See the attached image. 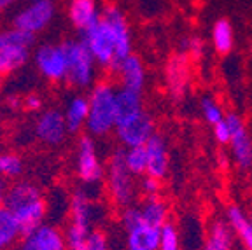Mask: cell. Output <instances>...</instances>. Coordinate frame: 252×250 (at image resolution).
I'll return each mask as SVG.
<instances>
[{
	"mask_svg": "<svg viewBox=\"0 0 252 250\" xmlns=\"http://www.w3.org/2000/svg\"><path fill=\"white\" fill-rule=\"evenodd\" d=\"M138 208H140L142 220L146 224H149V226L159 227V229H161V227L168 222V217H170L168 205H166L165 199H161L159 196H156V198H146L144 203L138 205Z\"/></svg>",
	"mask_w": 252,
	"mask_h": 250,
	"instance_id": "cell-21",
	"label": "cell"
},
{
	"mask_svg": "<svg viewBox=\"0 0 252 250\" xmlns=\"http://www.w3.org/2000/svg\"><path fill=\"white\" fill-rule=\"evenodd\" d=\"M88 250H110L107 236L102 231H91L90 240H88Z\"/></svg>",
	"mask_w": 252,
	"mask_h": 250,
	"instance_id": "cell-35",
	"label": "cell"
},
{
	"mask_svg": "<svg viewBox=\"0 0 252 250\" xmlns=\"http://www.w3.org/2000/svg\"><path fill=\"white\" fill-rule=\"evenodd\" d=\"M5 102H7V105L11 107V109H21V107H23V98H20L18 94H9V96L5 98Z\"/></svg>",
	"mask_w": 252,
	"mask_h": 250,
	"instance_id": "cell-37",
	"label": "cell"
},
{
	"mask_svg": "<svg viewBox=\"0 0 252 250\" xmlns=\"http://www.w3.org/2000/svg\"><path fill=\"white\" fill-rule=\"evenodd\" d=\"M166 90L173 100H181L186 96L191 84V60L184 53L170 56L165 68Z\"/></svg>",
	"mask_w": 252,
	"mask_h": 250,
	"instance_id": "cell-12",
	"label": "cell"
},
{
	"mask_svg": "<svg viewBox=\"0 0 252 250\" xmlns=\"http://www.w3.org/2000/svg\"><path fill=\"white\" fill-rule=\"evenodd\" d=\"M33 62L39 74L51 82L67 81L68 62H67V47L63 44H44L37 47Z\"/></svg>",
	"mask_w": 252,
	"mask_h": 250,
	"instance_id": "cell-10",
	"label": "cell"
},
{
	"mask_svg": "<svg viewBox=\"0 0 252 250\" xmlns=\"http://www.w3.org/2000/svg\"><path fill=\"white\" fill-rule=\"evenodd\" d=\"M4 207L11 210L21 227V233L35 229L47 215V203L42 191L32 182H16L5 191Z\"/></svg>",
	"mask_w": 252,
	"mask_h": 250,
	"instance_id": "cell-2",
	"label": "cell"
},
{
	"mask_svg": "<svg viewBox=\"0 0 252 250\" xmlns=\"http://www.w3.org/2000/svg\"><path fill=\"white\" fill-rule=\"evenodd\" d=\"M21 173H23V161H21V157L18 154H0V179H16Z\"/></svg>",
	"mask_w": 252,
	"mask_h": 250,
	"instance_id": "cell-28",
	"label": "cell"
},
{
	"mask_svg": "<svg viewBox=\"0 0 252 250\" xmlns=\"http://www.w3.org/2000/svg\"><path fill=\"white\" fill-rule=\"evenodd\" d=\"M2 93H4V88H2V77H0V102H2Z\"/></svg>",
	"mask_w": 252,
	"mask_h": 250,
	"instance_id": "cell-40",
	"label": "cell"
},
{
	"mask_svg": "<svg viewBox=\"0 0 252 250\" xmlns=\"http://www.w3.org/2000/svg\"><path fill=\"white\" fill-rule=\"evenodd\" d=\"M144 110V100L140 91L128 90V88H116V114L118 121L130 118Z\"/></svg>",
	"mask_w": 252,
	"mask_h": 250,
	"instance_id": "cell-20",
	"label": "cell"
},
{
	"mask_svg": "<svg viewBox=\"0 0 252 250\" xmlns=\"http://www.w3.org/2000/svg\"><path fill=\"white\" fill-rule=\"evenodd\" d=\"M116 137L123 147H144L154 133V121L146 110L116 123Z\"/></svg>",
	"mask_w": 252,
	"mask_h": 250,
	"instance_id": "cell-11",
	"label": "cell"
},
{
	"mask_svg": "<svg viewBox=\"0 0 252 250\" xmlns=\"http://www.w3.org/2000/svg\"><path fill=\"white\" fill-rule=\"evenodd\" d=\"M125 164L133 177H142L147 172V156L144 147H126L123 149Z\"/></svg>",
	"mask_w": 252,
	"mask_h": 250,
	"instance_id": "cell-27",
	"label": "cell"
},
{
	"mask_svg": "<svg viewBox=\"0 0 252 250\" xmlns=\"http://www.w3.org/2000/svg\"><path fill=\"white\" fill-rule=\"evenodd\" d=\"M226 215H228V224L231 226L233 233L238 235L245 249L252 250V215H247L238 207H229Z\"/></svg>",
	"mask_w": 252,
	"mask_h": 250,
	"instance_id": "cell-23",
	"label": "cell"
},
{
	"mask_svg": "<svg viewBox=\"0 0 252 250\" xmlns=\"http://www.w3.org/2000/svg\"><path fill=\"white\" fill-rule=\"evenodd\" d=\"M5 191H7V189H5V184H4V180L0 179V207H2V205H4Z\"/></svg>",
	"mask_w": 252,
	"mask_h": 250,
	"instance_id": "cell-38",
	"label": "cell"
},
{
	"mask_svg": "<svg viewBox=\"0 0 252 250\" xmlns=\"http://www.w3.org/2000/svg\"><path fill=\"white\" fill-rule=\"evenodd\" d=\"M159 227L140 222L126 229V250H158L159 247Z\"/></svg>",
	"mask_w": 252,
	"mask_h": 250,
	"instance_id": "cell-18",
	"label": "cell"
},
{
	"mask_svg": "<svg viewBox=\"0 0 252 250\" xmlns=\"http://www.w3.org/2000/svg\"><path fill=\"white\" fill-rule=\"evenodd\" d=\"M65 123H67L68 133H77L86 128L88 121V96L75 94L67 102V107L63 110Z\"/></svg>",
	"mask_w": 252,
	"mask_h": 250,
	"instance_id": "cell-19",
	"label": "cell"
},
{
	"mask_svg": "<svg viewBox=\"0 0 252 250\" xmlns=\"http://www.w3.org/2000/svg\"><path fill=\"white\" fill-rule=\"evenodd\" d=\"M56 16L55 0H35L27 2L25 7H21L12 18V27L28 31L32 35H37L46 30L53 23Z\"/></svg>",
	"mask_w": 252,
	"mask_h": 250,
	"instance_id": "cell-9",
	"label": "cell"
},
{
	"mask_svg": "<svg viewBox=\"0 0 252 250\" xmlns=\"http://www.w3.org/2000/svg\"><path fill=\"white\" fill-rule=\"evenodd\" d=\"M116 123V88L109 81H100L91 86L88 94L86 129L91 137H107L114 131Z\"/></svg>",
	"mask_w": 252,
	"mask_h": 250,
	"instance_id": "cell-3",
	"label": "cell"
},
{
	"mask_svg": "<svg viewBox=\"0 0 252 250\" xmlns=\"http://www.w3.org/2000/svg\"><path fill=\"white\" fill-rule=\"evenodd\" d=\"M75 172L84 186H98L105 179V168H103L102 159L96 151V144L91 135H83L77 142Z\"/></svg>",
	"mask_w": 252,
	"mask_h": 250,
	"instance_id": "cell-8",
	"label": "cell"
},
{
	"mask_svg": "<svg viewBox=\"0 0 252 250\" xmlns=\"http://www.w3.org/2000/svg\"><path fill=\"white\" fill-rule=\"evenodd\" d=\"M146 156H147V175L154 177V179H165L166 173L170 168V154L168 147H166V140L154 133L153 137L149 138L146 145Z\"/></svg>",
	"mask_w": 252,
	"mask_h": 250,
	"instance_id": "cell-15",
	"label": "cell"
},
{
	"mask_svg": "<svg viewBox=\"0 0 252 250\" xmlns=\"http://www.w3.org/2000/svg\"><path fill=\"white\" fill-rule=\"evenodd\" d=\"M67 14L74 28H77L83 33L102 18V9L98 7L96 0H70Z\"/></svg>",
	"mask_w": 252,
	"mask_h": 250,
	"instance_id": "cell-17",
	"label": "cell"
},
{
	"mask_svg": "<svg viewBox=\"0 0 252 250\" xmlns=\"http://www.w3.org/2000/svg\"><path fill=\"white\" fill-rule=\"evenodd\" d=\"M200 110H201V116H203V119L209 123L210 126L220 123L226 116L224 110H222V107H220L219 103H217L216 100H214V98H210V96L201 98Z\"/></svg>",
	"mask_w": 252,
	"mask_h": 250,
	"instance_id": "cell-30",
	"label": "cell"
},
{
	"mask_svg": "<svg viewBox=\"0 0 252 250\" xmlns=\"http://www.w3.org/2000/svg\"><path fill=\"white\" fill-rule=\"evenodd\" d=\"M107 192H109L112 203L119 208H126L133 205L135 196H137V184L135 177L125 164V154L123 149H118L110 154L109 164H107Z\"/></svg>",
	"mask_w": 252,
	"mask_h": 250,
	"instance_id": "cell-6",
	"label": "cell"
},
{
	"mask_svg": "<svg viewBox=\"0 0 252 250\" xmlns=\"http://www.w3.org/2000/svg\"><path fill=\"white\" fill-rule=\"evenodd\" d=\"M27 2H35V0H27Z\"/></svg>",
	"mask_w": 252,
	"mask_h": 250,
	"instance_id": "cell-42",
	"label": "cell"
},
{
	"mask_svg": "<svg viewBox=\"0 0 252 250\" xmlns=\"http://www.w3.org/2000/svg\"><path fill=\"white\" fill-rule=\"evenodd\" d=\"M231 157L242 170H247L252 166V138L249 137L245 126L231 137Z\"/></svg>",
	"mask_w": 252,
	"mask_h": 250,
	"instance_id": "cell-22",
	"label": "cell"
},
{
	"mask_svg": "<svg viewBox=\"0 0 252 250\" xmlns=\"http://www.w3.org/2000/svg\"><path fill=\"white\" fill-rule=\"evenodd\" d=\"M42 107H44V102L39 94L28 93L27 96L23 98V107H21V109H25L27 112H40Z\"/></svg>",
	"mask_w": 252,
	"mask_h": 250,
	"instance_id": "cell-36",
	"label": "cell"
},
{
	"mask_svg": "<svg viewBox=\"0 0 252 250\" xmlns=\"http://www.w3.org/2000/svg\"><path fill=\"white\" fill-rule=\"evenodd\" d=\"M94 205L86 191H77L70 199V226L65 233L67 250H88Z\"/></svg>",
	"mask_w": 252,
	"mask_h": 250,
	"instance_id": "cell-5",
	"label": "cell"
},
{
	"mask_svg": "<svg viewBox=\"0 0 252 250\" xmlns=\"http://www.w3.org/2000/svg\"><path fill=\"white\" fill-rule=\"evenodd\" d=\"M212 131H214V138H216L219 144L226 145V144H229V142H231V129H229L226 119H222L220 123L214 125L212 126Z\"/></svg>",
	"mask_w": 252,
	"mask_h": 250,
	"instance_id": "cell-34",
	"label": "cell"
},
{
	"mask_svg": "<svg viewBox=\"0 0 252 250\" xmlns=\"http://www.w3.org/2000/svg\"><path fill=\"white\" fill-rule=\"evenodd\" d=\"M67 47V62H68V74L67 82L70 86L86 90L93 86L96 79V62L91 56L90 49L83 40H68L65 42Z\"/></svg>",
	"mask_w": 252,
	"mask_h": 250,
	"instance_id": "cell-7",
	"label": "cell"
},
{
	"mask_svg": "<svg viewBox=\"0 0 252 250\" xmlns=\"http://www.w3.org/2000/svg\"><path fill=\"white\" fill-rule=\"evenodd\" d=\"M210 39H212V47L219 55H228L233 49V46H235V30H233V25L228 20H224V18L217 20L212 27Z\"/></svg>",
	"mask_w": 252,
	"mask_h": 250,
	"instance_id": "cell-25",
	"label": "cell"
},
{
	"mask_svg": "<svg viewBox=\"0 0 252 250\" xmlns=\"http://www.w3.org/2000/svg\"><path fill=\"white\" fill-rule=\"evenodd\" d=\"M23 236L21 227L11 210L2 205L0 207V250H7Z\"/></svg>",
	"mask_w": 252,
	"mask_h": 250,
	"instance_id": "cell-24",
	"label": "cell"
},
{
	"mask_svg": "<svg viewBox=\"0 0 252 250\" xmlns=\"http://www.w3.org/2000/svg\"><path fill=\"white\" fill-rule=\"evenodd\" d=\"M203 250H205V249H203Z\"/></svg>",
	"mask_w": 252,
	"mask_h": 250,
	"instance_id": "cell-43",
	"label": "cell"
},
{
	"mask_svg": "<svg viewBox=\"0 0 252 250\" xmlns=\"http://www.w3.org/2000/svg\"><path fill=\"white\" fill-rule=\"evenodd\" d=\"M20 250H67L65 233L53 224H40L21 236Z\"/></svg>",
	"mask_w": 252,
	"mask_h": 250,
	"instance_id": "cell-14",
	"label": "cell"
},
{
	"mask_svg": "<svg viewBox=\"0 0 252 250\" xmlns=\"http://www.w3.org/2000/svg\"><path fill=\"white\" fill-rule=\"evenodd\" d=\"M96 65L114 70V66L131 55V30L125 12L116 5L102 9V18L81 33Z\"/></svg>",
	"mask_w": 252,
	"mask_h": 250,
	"instance_id": "cell-1",
	"label": "cell"
},
{
	"mask_svg": "<svg viewBox=\"0 0 252 250\" xmlns=\"http://www.w3.org/2000/svg\"><path fill=\"white\" fill-rule=\"evenodd\" d=\"M144 222L142 220V215H140V208L137 205H130V207L123 208L121 212V226L126 229H130V227L137 226V224Z\"/></svg>",
	"mask_w": 252,
	"mask_h": 250,
	"instance_id": "cell-33",
	"label": "cell"
},
{
	"mask_svg": "<svg viewBox=\"0 0 252 250\" xmlns=\"http://www.w3.org/2000/svg\"><path fill=\"white\" fill-rule=\"evenodd\" d=\"M205 250H233V229L224 220H216L210 226Z\"/></svg>",
	"mask_w": 252,
	"mask_h": 250,
	"instance_id": "cell-26",
	"label": "cell"
},
{
	"mask_svg": "<svg viewBox=\"0 0 252 250\" xmlns=\"http://www.w3.org/2000/svg\"><path fill=\"white\" fill-rule=\"evenodd\" d=\"M181 51L189 56V60H200L205 55V42L201 37L193 35L181 42Z\"/></svg>",
	"mask_w": 252,
	"mask_h": 250,
	"instance_id": "cell-31",
	"label": "cell"
},
{
	"mask_svg": "<svg viewBox=\"0 0 252 250\" xmlns=\"http://www.w3.org/2000/svg\"><path fill=\"white\" fill-rule=\"evenodd\" d=\"M158 250H181V233L170 220L161 227Z\"/></svg>",
	"mask_w": 252,
	"mask_h": 250,
	"instance_id": "cell-29",
	"label": "cell"
},
{
	"mask_svg": "<svg viewBox=\"0 0 252 250\" xmlns=\"http://www.w3.org/2000/svg\"><path fill=\"white\" fill-rule=\"evenodd\" d=\"M137 189L144 198H156L161 192V180L154 179V177L146 173V175H142L140 180H138Z\"/></svg>",
	"mask_w": 252,
	"mask_h": 250,
	"instance_id": "cell-32",
	"label": "cell"
},
{
	"mask_svg": "<svg viewBox=\"0 0 252 250\" xmlns=\"http://www.w3.org/2000/svg\"><path fill=\"white\" fill-rule=\"evenodd\" d=\"M35 35L20 28L0 30V77L16 74L30 60Z\"/></svg>",
	"mask_w": 252,
	"mask_h": 250,
	"instance_id": "cell-4",
	"label": "cell"
},
{
	"mask_svg": "<svg viewBox=\"0 0 252 250\" xmlns=\"http://www.w3.org/2000/svg\"><path fill=\"white\" fill-rule=\"evenodd\" d=\"M112 72H116L123 88L140 91V93L144 91V86H146V66H144V62L140 60V56L131 53L126 58H123L114 66Z\"/></svg>",
	"mask_w": 252,
	"mask_h": 250,
	"instance_id": "cell-16",
	"label": "cell"
},
{
	"mask_svg": "<svg viewBox=\"0 0 252 250\" xmlns=\"http://www.w3.org/2000/svg\"><path fill=\"white\" fill-rule=\"evenodd\" d=\"M251 63H252V47H251Z\"/></svg>",
	"mask_w": 252,
	"mask_h": 250,
	"instance_id": "cell-41",
	"label": "cell"
},
{
	"mask_svg": "<svg viewBox=\"0 0 252 250\" xmlns=\"http://www.w3.org/2000/svg\"><path fill=\"white\" fill-rule=\"evenodd\" d=\"M35 137L46 145H60L68 135L67 123L62 110L46 109L39 114L33 126Z\"/></svg>",
	"mask_w": 252,
	"mask_h": 250,
	"instance_id": "cell-13",
	"label": "cell"
},
{
	"mask_svg": "<svg viewBox=\"0 0 252 250\" xmlns=\"http://www.w3.org/2000/svg\"><path fill=\"white\" fill-rule=\"evenodd\" d=\"M14 2H18V0H0V12L4 11V9H7V7H11Z\"/></svg>",
	"mask_w": 252,
	"mask_h": 250,
	"instance_id": "cell-39",
	"label": "cell"
}]
</instances>
